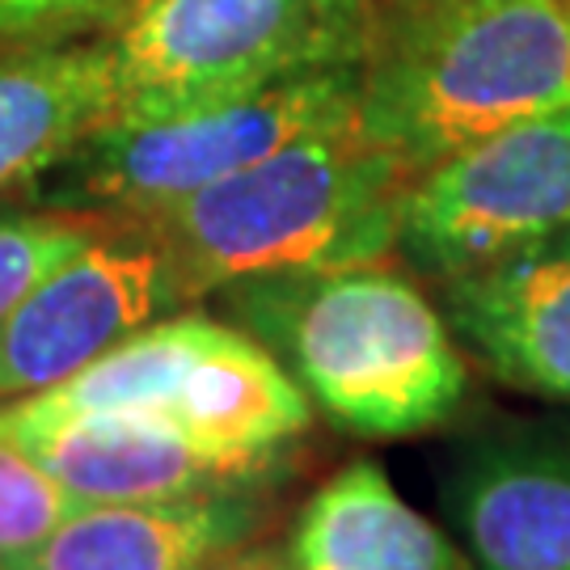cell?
<instances>
[{
    "label": "cell",
    "instance_id": "9a60e30c",
    "mask_svg": "<svg viewBox=\"0 0 570 570\" xmlns=\"http://www.w3.org/2000/svg\"><path fill=\"white\" fill-rule=\"evenodd\" d=\"M106 216L60 212L39 204L0 207V322L35 292V287L68 263L89 237L102 228Z\"/></svg>",
    "mask_w": 570,
    "mask_h": 570
},
{
    "label": "cell",
    "instance_id": "8992f818",
    "mask_svg": "<svg viewBox=\"0 0 570 570\" xmlns=\"http://www.w3.org/2000/svg\"><path fill=\"white\" fill-rule=\"evenodd\" d=\"M372 0H140L106 30L110 119L174 115L364 56Z\"/></svg>",
    "mask_w": 570,
    "mask_h": 570
},
{
    "label": "cell",
    "instance_id": "9c48e42d",
    "mask_svg": "<svg viewBox=\"0 0 570 570\" xmlns=\"http://www.w3.org/2000/svg\"><path fill=\"white\" fill-rule=\"evenodd\" d=\"M444 511L473 570H570V419L469 435L444 473Z\"/></svg>",
    "mask_w": 570,
    "mask_h": 570
},
{
    "label": "cell",
    "instance_id": "277c9868",
    "mask_svg": "<svg viewBox=\"0 0 570 570\" xmlns=\"http://www.w3.org/2000/svg\"><path fill=\"white\" fill-rule=\"evenodd\" d=\"M4 410L26 419H161L254 487H271L284 473L292 444L313 423V402L284 364L242 326L199 308L165 313L63 385Z\"/></svg>",
    "mask_w": 570,
    "mask_h": 570
},
{
    "label": "cell",
    "instance_id": "3957f363",
    "mask_svg": "<svg viewBox=\"0 0 570 570\" xmlns=\"http://www.w3.org/2000/svg\"><path fill=\"white\" fill-rule=\"evenodd\" d=\"M406 183V165L346 119L204 186L153 225L183 301L199 305L242 279L389 258Z\"/></svg>",
    "mask_w": 570,
    "mask_h": 570
},
{
    "label": "cell",
    "instance_id": "d6986e66",
    "mask_svg": "<svg viewBox=\"0 0 570 570\" xmlns=\"http://www.w3.org/2000/svg\"><path fill=\"white\" fill-rule=\"evenodd\" d=\"M372 4H381V0H372Z\"/></svg>",
    "mask_w": 570,
    "mask_h": 570
},
{
    "label": "cell",
    "instance_id": "e0dca14e",
    "mask_svg": "<svg viewBox=\"0 0 570 570\" xmlns=\"http://www.w3.org/2000/svg\"><path fill=\"white\" fill-rule=\"evenodd\" d=\"M140 0H0V42H63L115 30Z\"/></svg>",
    "mask_w": 570,
    "mask_h": 570
},
{
    "label": "cell",
    "instance_id": "ac0fdd59",
    "mask_svg": "<svg viewBox=\"0 0 570 570\" xmlns=\"http://www.w3.org/2000/svg\"><path fill=\"white\" fill-rule=\"evenodd\" d=\"M207 570H287L284 550H266V546H245V550L225 553L220 562H212Z\"/></svg>",
    "mask_w": 570,
    "mask_h": 570
},
{
    "label": "cell",
    "instance_id": "7a4b0ae2",
    "mask_svg": "<svg viewBox=\"0 0 570 570\" xmlns=\"http://www.w3.org/2000/svg\"><path fill=\"white\" fill-rule=\"evenodd\" d=\"M546 110H570V0L372 4L355 127L410 174Z\"/></svg>",
    "mask_w": 570,
    "mask_h": 570
},
{
    "label": "cell",
    "instance_id": "6da1fadb",
    "mask_svg": "<svg viewBox=\"0 0 570 570\" xmlns=\"http://www.w3.org/2000/svg\"><path fill=\"white\" fill-rule=\"evenodd\" d=\"M216 296L313 410L351 435L406 440L465 410V351L440 305L385 258L242 279Z\"/></svg>",
    "mask_w": 570,
    "mask_h": 570
},
{
    "label": "cell",
    "instance_id": "8fae6325",
    "mask_svg": "<svg viewBox=\"0 0 570 570\" xmlns=\"http://www.w3.org/2000/svg\"><path fill=\"white\" fill-rule=\"evenodd\" d=\"M0 435L30 452L81 503H161L254 487L195 449L178 428L140 414L26 419L0 406Z\"/></svg>",
    "mask_w": 570,
    "mask_h": 570
},
{
    "label": "cell",
    "instance_id": "2e32d148",
    "mask_svg": "<svg viewBox=\"0 0 570 570\" xmlns=\"http://www.w3.org/2000/svg\"><path fill=\"white\" fill-rule=\"evenodd\" d=\"M85 503L47 469L0 435V567L42 546Z\"/></svg>",
    "mask_w": 570,
    "mask_h": 570
},
{
    "label": "cell",
    "instance_id": "4fadbf2b",
    "mask_svg": "<svg viewBox=\"0 0 570 570\" xmlns=\"http://www.w3.org/2000/svg\"><path fill=\"white\" fill-rule=\"evenodd\" d=\"M110 42L63 39L9 47L0 60V207L26 195L115 115Z\"/></svg>",
    "mask_w": 570,
    "mask_h": 570
},
{
    "label": "cell",
    "instance_id": "52a82bcc",
    "mask_svg": "<svg viewBox=\"0 0 570 570\" xmlns=\"http://www.w3.org/2000/svg\"><path fill=\"white\" fill-rule=\"evenodd\" d=\"M567 225L570 110H546L456 144L410 174L393 254L440 284Z\"/></svg>",
    "mask_w": 570,
    "mask_h": 570
},
{
    "label": "cell",
    "instance_id": "5bb4252c",
    "mask_svg": "<svg viewBox=\"0 0 570 570\" xmlns=\"http://www.w3.org/2000/svg\"><path fill=\"white\" fill-rule=\"evenodd\" d=\"M287 570H473L456 537L414 511L376 461L330 473L296 511Z\"/></svg>",
    "mask_w": 570,
    "mask_h": 570
},
{
    "label": "cell",
    "instance_id": "ba28073f",
    "mask_svg": "<svg viewBox=\"0 0 570 570\" xmlns=\"http://www.w3.org/2000/svg\"><path fill=\"white\" fill-rule=\"evenodd\" d=\"M190 308L153 220H102L0 322V406L63 385L115 343Z\"/></svg>",
    "mask_w": 570,
    "mask_h": 570
},
{
    "label": "cell",
    "instance_id": "7c38bea8",
    "mask_svg": "<svg viewBox=\"0 0 570 570\" xmlns=\"http://www.w3.org/2000/svg\"><path fill=\"white\" fill-rule=\"evenodd\" d=\"M271 524L263 487L161 503H85L42 546L0 570H207Z\"/></svg>",
    "mask_w": 570,
    "mask_h": 570
},
{
    "label": "cell",
    "instance_id": "5b68a950",
    "mask_svg": "<svg viewBox=\"0 0 570 570\" xmlns=\"http://www.w3.org/2000/svg\"><path fill=\"white\" fill-rule=\"evenodd\" d=\"M355 106L360 60H346L284 77L233 102L106 119L26 195V204L106 220H157L313 127L355 119Z\"/></svg>",
    "mask_w": 570,
    "mask_h": 570
},
{
    "label": "cell",
    "instance_id": "30bf717a",
    "mask_svg": "<svg viewBox=\"0 0 570 570\" xmlns=\"http://www.w3.org/2000/svg\"><path fill=\"white\" fill-rule=\"evenodd\" d=\"M440 313L490 381L570 406V225L440 279Z\"/></svg>",
    "mask_w": 570,
    "mask_h": 570
}]
</instances>
